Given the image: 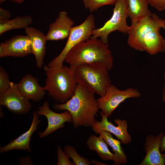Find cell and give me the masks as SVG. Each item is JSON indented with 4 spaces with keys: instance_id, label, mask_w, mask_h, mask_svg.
Segmentation results:
<instances>
[{
    "instance_id": "cell-27",
    "label": "cell",
    "mask_w": 165,
    "mask_h": 165,
    "mask_svg": "<svg viewBox=\"0 0 165 165\" xmlns=\"http://www.w3.org/2000/svg\"><path fill=\"white\" fill-rule=\"evenodd\" d=\"M11 16L9 11L0 7V21L9 20Z\"/></svg>"
},
{
    "instance_id": "cell-13",
    "label": "cell",
    "mask_w": 165,
    "mask_h": 165,
    "mask_svg": "<svg viewBox=\"0 0 165 165\" xmlns=\"http://www.w3.org/2000/svg\"><path fill=\"white\" fill-rule=\"evenodd\" d=\"M74 22L65 11L59 13L55 21L50 24L46 35L47 41H57L68 38L73 27Z\"/></svg>"
},
{
    "instance_id": "cell-24",
    "label": "cell",
    "mask_w": 165,
    "mask_h": 165,
    "mask_svg": "<svg viewBox=\"0 0 165 165\" xmlns=\"http://www.w3.org/2000/svg\"><path fill=\"white\" fill-rule=\"evenodd\" d=\"M12 82L9 81V75L4 68L0 67V94L7 90L10 88Z\"/></svg>"
},
{
    "instance_id": "cell-26",
    "label": "cell",
    "mask_w": 165,
    "mask_h": 165,
    "mask_svg": "<svg viewBox=\"0 0 165 165\" xmlns=\"http://www.w3.org/2000/svg\"><path fill=\"white\" fill-rule=\"evenodd\" d=\"M149 4L158 11L165 10V0H148Z\"/></svg>"
},
{
    "instance_id": "cell-21",
    "label": "cell",
    "mask_w": 165,
    "mask_h": 165,
    "mask_svg": "<svg viewBox=\"0 0 165 165\" xmlns=\"http://www.w3.org/2000/svg\"><path fill=\"white\" fill-rule=\"evenodd\" d=\"M32 17L25 15L17 16L11 20L0 21V35L7 31L14 29H25L32 23Z\"/></svg>"
},
{
    "instance_id": "cell-18",
    "label": "cell",
    "mask_w": 165,
    "mask_h": 165,
    "mask_svg": "<svg viewBox=\"0 0 165 165\" xmlns=\"http://www.w3.org/2000/svg\"><path fill=\"white\" fill-rule=\"evenodd\" d=\"M98 134L112 148L114 152V157L113 160L114 165L126 163L127 159L121 145V141L114 138L111 133L106 131L100 130Z\"/></svg>"
},
{
    "instance_id": "cell-22",
    "label": "cell",
    "mask_w": 165,
    "mask_h": 165,
    "mask_svg": "<svg viewBox=\"0 0 165 165\" xmlns=\"http://www.w3.org/2000/svg\"><path fill=\"white\" fill-rule=\"evenodd\" d=\"M64 151L73 160L75 165H89L91 163V161H89V160L80 156L75 148L71 145L65 146Z\"/></svg>"
},
{
    "instance_id": "cell-29",
    "label": "cell",
    "mask_w": 165,
    "mask_h": 165,
    "mask_svg": "<svg viewBox=\"0 0 165 165\" xmlns=\"http://www.w3.org/2000/svg\"><path fill=\"white\" fill-rule=\"evenodd\" d=\"M163 79L164 83L162 91V101L164 102L165 105V72L163 74Z\"/></svg>"
},
{
    "instance_id": "cell-23",
    "label": "cell",
    "mask_w": 165,
    "mask_h": 165,
    "mask_svg": "<svg viewBox=\"0 0 165 165\" xmlns=\"http://www.w3.org/2000/svg\"><path fill=\"white\" fill-rule=\"evenodd\" d=\"M117 0H82L85 8L90 12L97 10L100 7L114 4Z\"/></svg>"
},
{
    "instance_id": "cell-2",
    "label": "cell",
    "mask_w": 165,
    "mask_h": 165,
    "mask_svg": "<svg viewBox=\"0 0 165 165\" xmlns=\"http://www.w3.org/2000/svg\"><path fill=\"white\" fill-rule=\"evenodd\" d=\"M95 93L84 86L77 84L74 95L64 103H55L53 108L69 111L75 128L79 126L91 127L97 121L95 117L99 109Z\"/></svg>"
},
{
    "instance_id": "cell-17",
    "label": "cell",
    "mask_w": 165,
    "mask_h": 165,
    "mask_svg": "<svg viewBox=\"0 0 165 165\" xmlns=\"http://www.w3.org/2000/svg\"><path fill=\"white\" fill-rule=\"evenodd\" d=\"M17 85L21 93L29 100L39 101L44 97L46 91L44 86H40L38 79L30 74L24 76Z\"/></svg>"
},
{
    "instance_id": "cell-6",
    "label": "cell",
    "mask_w": 165,
    "mask_h": 165,
    "mask_svg": "<svg viewBox=\"0 0 165 165\" xmlns=\"http://www.w3.org/2000/svg\"><path fill=\"white\" fill-rule=\"evenodd\" d=\"M95 26L94 17L93 14H91L80 24L73 27L64 49L58 56L49 63L47 66L51 68L63 66L65 58L68 53L77 44L90 39Z\"/></svg>"
},
{
    "instance_id": "cell-9",
    "label": "cell",
    "mask_w": 165,
    "mask_h": 165,
    "mask_svg": "<svg viewBox=\"0 0 165 165\" xmlns=\"http://www.w3.org/2000/svg\"><path fill=\"white\" fill-rule=\"evenodd\" d=\"M0 105L12 112L23 115L31 110L32 105L20 90L17 83L12 82L9 89L0 94Z\"/></svg>"
},
{
    "instance_id": "cell-35",
    "label": "cell",
    "mask_w": 165,
    "mask_h": 165,
    "mask_svg": "<svg viewBox=\"0 0 165 165\" xmlns=\"http://www.w3.org/2000/svg\"><path fill=\"white\" fill-rule=\"evenodd\" d=\"M164 21H165V17H164Z\"/></svg>"
},
{
    "instance_id": "cell-15",
    "label": "cell",
    "mask_w": 165,
    "mask_h": 165,
    "mask_svg": "<svg viewBox=\"0 0 165 165\" xmlns=\"http://www.w3.org/2000/svg\"><path fill=\"white\" fill-rule=\"evenodd\" d=\"M25 32L30 40L31 53L35 56L36 66L41 68L46 54V43L47 41L46 36L40 30L31 27L25 28Z\"/></svg>"
},
{
    "instance_id": "cell-28",
    "label": "cell",
    "mask_w": 165,
    "mask_h": 165,
    "mask_svg": "<svg viewBox=\"0 0 165 165\" xmlns=\"http://www.w3.org/2000/svg\"><path fill=\"white\" fill-rule=\"evenodd\" d=\"M160 152H162L165 151V134L163 136L160 142Z\"/></svg>"
},
{
    "instance_id": "cell-34",
    "label": "cell",
    "mask_w": 165,
    "mask_h": 165,
    "mask_svg": "<svg viewBox=\"0 0 165 165\" xmlns=\"http://www.w3.org/2000/svg\"><path fill=\"white\" fill-rule=\"evenodd\" d=\"M163 157L164 159V162H165V153L163 154Z\"/></svg>"
},
{
    "instance_id": "cell-19",
    "label": "cell",
    "mask_w": 165,
    "mask_h": 165,
    "mask_svg": "<svg viewBox=\"0 0 165 165\" xmlns=\"http://www.w3.org/2000/svg\"><path fill=\"white\" fill-rule=\"evenodd\" d=\"M86 144L89 149L95 151L102 160H113L114 154L110 151L107 144L100 137L91 135L89 138Z\"/></svg>"
},
{
    "instance_id": "cell-32",
    "label": "cell",
    "mask_w": 165,
    "mask_h": 165,
    "mask_svg": "<svg viewBox=\"0 0 165 165\" xmlns=\"http://www.w3.org/2000/svg\"><path fill=\"white\" fill-rule=\"evenodd\" d=\"M18 4H21L25 0H9Z\"/></svg>"
},
{
    "instance_id": "cell-12",
    "label": "cell",
    "mask_w": 165,
    "mask_h": 165,
    "mask_svg": "<svg viewBox=\"0 0 165 165\" xmlns=\"http://www.w3.org/2000/svg\"><path fill=\"white\" fill-rule=\"evenodd\" d=\"M101 116V121H97L92 126L94 132L99 134L101 130H105L112 133L123 144H127L131 142V137L127 130L128 124L125 119H116L114 122L118 125L116 126L108 120V117L100 112Z\"/></svg>"
},
{
    "instance_id": "cell-8",
    "label": "cell",
    "mask_w": 165,
    "mask_h": 165,
    "mask_svg": "<svg viewBox=\"0 0 165 165\" xmlns=\"http://www.w3.org/2000/svg\"><path fill=\"white\" fill-rule=\"evenodd\" d=\"M141 95L136 88H128L124 90L118 89L111 84L102 97L97 100L100 112L108 117H109L114 110L122 102L130 98H138Z\"/></svg>"
},
{
    "instance_id": "cell-1",
    "label": "cell",
    "mask_w": 165,
    "mask_h": 165,
    "mask_svg": "<svg viewBox=\"0 0 165 165\" xmlns=\"http://www.w3.org/2000/svg\"><path fill=\"white\" fill-rule=\"evenodd\" d=\"M131 20L127 33L128 45L136 50L151 55L161 52L163 38L160 31L165 25L164 19L152 13Z\"/></svg>"
},
{
    "instance_id": "cell-16",
    "label": "cell",
    "mask_w": 165,
    "mask_h": 165,
    "mask_svg": "<svg viewBox=\"0 0 165 165\" xmlns=\"http://www.w3.org/2000/svg\"><path fill=\"white\" fill-rule=\"evenodd\" d=\"M33 118L29 129L23 134L13 140L6 145L1 147L0 152L2 153L13 150H20L31 152L30 145L32 135L38 129V126L41 122L39 116L36 112L33 113Z\"/></svg>"
},
{
    "instance_id": "cell-30",
    "label": "cell",
    "mask_w": 165,
    "mask_h": 165,
    "mask_svg": "<svg viewBox=\"0 0 165 165\" xmlns=\"http://www.w3.org/2000/svg\"><path fill=\"white\" fill-rule=\"evenodd\" d=\"M91 163L97 165H107L103 162L97 161L95 160H93L91 161Z\"/></svg>"
},
{
    "instance_id": "cell-31",
    "label": "cell",
    "mask_w": 165,
    "mask_h": 165,
    "mask_svg": "<svg viewBox=\"0 0 165 165\" xmlns=\"http://www.w3.org/2000/svg\"><path fill=\"white\" fill-rule=\"evenodd\" d=\"M162 28L165 30V25L162 27ZM161 52L165 53V38H163L162 47L161 50Z\"/></svg>"
},
{
    "instance_id": "cell-14",
    "label": "cell",
    "mask_w": 165,
    "mask_h": 165,
    "mask_svg": "<svg viewBox=\"0 0 165 165\" xmlns=\"http://www.w3.org/2000/svg\"><path fill=\"white\" fill-rule=\"evenodd\" d=\"M163 135L161 132L156 136L148 135L145 138L144 148L146 154L139 165H164L163 154L160 153L161 141Z\"/></svg>"
},
{
    "instance_id": "cell-7",
    "label": "cell",
    "mask_w": 165,
    "mask_h": 165,
    "mask_svg": "<svg viewBox=\"0 0 165 165\" xmlns=\"http://www.w3.org/2000/svg\"><path fill=\"white\" fill-rule=\"evenodd\" d=\"M114 5L111 17L101 27L94 28L90 38H100L104 42L108 43V36L111 32L118 31L127 33L129 26L127 22L128 15L125 0H117Z\"/></svg>"
},
{
    "instance_id": "cell-25",
    "label": "cell",
    "mask_w": 165,
    "mask_h": 165,
    "mask_svg": "<svg viewBox=\"0 0 165 165\" xmlns=\"http://www.w3.org/2000/svg\"><path fill=\"white\" fill-rule=\"evenodd\" d=\"M57 165H74V163L70 161L69 157L67 153L63 151L60 146L57 148Z\"/></svg>"
},
{
    "instance_id": "cell-33",
    "label": "cell",
    "mask_w": 165,
    "mask_h": 165,
    "mask_svg": "<svg viewBox=\"0 0 165 165\" xmlns=\"http://www.w3.org/2000/svg\"><path fill=\"white\" fill-rule=\"evenodd\" d=\"M6 0H0V4H2L4 2H5Z\"/></svg>"
},
{
    "instance_id": "cell-10",
    "label": "cell",
    "mask_w": 165,
    "mask_h": 165,
    "mask_svg": "<svg viewBox=\"0 0 165 165\" xmlns=\"http://www.w3.org/2000/svg\"><path fill=\"white\" fill-rule=\"evenodd\" d=\"M39 116H43L47 119L48 126L42 132L38 133L39 137L43 138L52 134L57 130L64 127L66 123H72V116L68 111L57 113L52 111L49 107V102L45 101L36 111Z\"/></svg>"
},
{
    "instance_id": "cell-4",
    "label": "cell",
    "mask_w": 165,
    "mask_h": 165,
    "mask_svg": "<svg viewBox=\"0 0 165 165\" xmlns=\"http://www.w3.org/2000/svg\"><path fill=\"white\" fill-rule=\"evenodd\" d=\"M75 68L44 66L46 76L44 87L56 101L64 103L74 95L77 85L74 75Z\"/></svg>"
},
{
    "instance_id": "cell-11",
    "label": "cell",
    "mask_w": 165,
    "mask_h": 165,
    "mask_svg": "<svg viewBox=\"0 0 165 165\" xmlns=\"http://www.w3.org/2000/svg\"><path fill=\"white\" fill-rule=\"evenodd\" d=\"M31 53L30 40L26 35H18L1 43L0 57H22Z\"/></svg>"
},
{
    "instance_id": "cell-20",
    "label": "cell",
    "mask_w": 165,
    "mask_h": 165,
    "mask_svg": "<svg viewBox=\"0 0 165 165\" xmlns=\"http://www.w3.org/2000/svg\"><path fill=\"white\" fill-rule=\"evenodd\" d=\"M128 16L131 20L149 15L148 0H125Z\"/></svg>"
},
{
    "instance_id": "cell-3",
    "label": "cell",
    "mask_w": 165,
    "mask_h": 165,
    "mask_svg": "<svg viewBox=\"0 0 165 165\" xmlns=\"http://www.w3.org/2000/svg\"><path fill=\"white\" fill-rule=\"evenodd\" d=\"M64 62L75 68L83 64L98 63L109 70L113 66V59L108 43L98 38H90L76 45L68 53Z\"/></svg>"
},
{
    "instance_id": "cell-5",
    "label": "cell",
    "mask_w": 165,
    "mask_h": 165,
    "mask_svg": "<svg viewBox=\"0 0 165 165\" xmlns=\"http://www.w3.org/2000/svg\"><path fill=\"white\" fill-rule=\"evenodd\" d=\"M109 70L100 63L83 64L75 67V77L77 84L102 97L112 84Z\"/></svg>"
}]
</instances>
